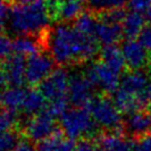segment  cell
<instances>
[{"instance_id": "obj_1", "label": "cell", "mask_w": 151, "mask_h": 151, "mask_svg": "<svg viewBox=\"0 0 151 151\" xmlns=\"http://www.w3.org/2000/svg\"><path fill=\"white\" fill-rule=\"evenodd\" d=\"M38 39L42 49H49L53 60L61 66L88 61L98 53L99 42L94 36L81 32L67 22L49 27Z\"/></svg>"}, {"instance_id": "obj_2", "label": "cell", "mask_w": 151, "mask_h": 151, "mask_svg": "<svg viewBox=\"0 0 151 151\" xmlns=\"http://www.w3.org/2000/svg\"><path fill=\"white\" fill-rule=\"evenodd\" d=\"M51 16L46 0L14 5L10 11L9 29L17 36H39L49 28Z\"/></svg>"}, {"instance_id": "obj_3", "label": "cell", "mask_w": 151, "mask_h": 151, "mask_svg": "<svg viewBox=\"0 0 151 151\" xmlns=\"http://www.w3.org/2000/svg\"><path fill=\"white\" fill-rule=\"evenodd\" d=\"M60 124L65 136L72 140L92 137L98 131V124L90 111L82 107L66 110L61 114Z\"/></svg>"}, {"instance_id": "obj_4", "label": "cell", "mask_w": 151, "mask_h": 151, "mask_svg": "<svg viewBox=\"0 0 151 151\" xmlns=\"http://www.w3.org/2000/svg\"><path fill=\"white\" fill-rule=\"evenodd\" d=\"M87 109L99 127L106 128L111 132H119L123 129L121 111L117 108L114 101L108 97H96L87 106Z\"/></svg>"}, {"instance_id": "obj_5", "label": "cell", "mask_w": 151, "mask_h": 151, "mask_svg": "<svg viewBox=\"0 0 151 151\" xmlns=\"http://www.w3.org/2000/svg\"><path fill=\"white\" fill-rule=\"evenodd\" d=\"M94 88H99L107 93H114L120 86V75L104 62L96 61L83 71Z\"/></svg>"}, {"instance_id": "obj_6", "label": "cell", "mask_w": 151, "mask_h": 151, "mask_svg": "<svg viewBox=\"0 0 151 151\" xmlns=\"http://www.w3.org/2000/svg\"><path fill=\"white\" fill-rule=\"evenodd\" d=\"M69 80L70 75L65 69L59 68L51 72L40 83V91L49 102L57 100L67 99L69 91Z\"/></svg>"}, {"instance_id": "obj_7", "label": "cell", "mask_w": 151, "mask_h": 151, "mask_svg": "<svg viewBox=\"0 0 151 151\" xmlns=\"http://www.w3.org/2000/svg\"><path fill=\"white\" fill-rule=\"evenodd\" d=\"M56 131L55 116L45 110L32 116L24 124V133L31 141L40 142L52 136Z\"/></svg>"}, {"instance_id": "obj_8", "label": "cell", "mask_w": 151, "mask_h": 151, "mask_svg": "<svg viewBox=\"0 0 151 151\" xmlns=\"http://www.w3.org/2000/svg\"><path fill=\"white\" fill-rule=\"evenodd\" d=\"M55 62L51 56L42 52L29 56L26 66V81L30 85H40L51 75Z\"/></svg>"}, {"instance_id": "obj_9", "label": "cell", "mask_w": 151, "mask_h": 151, "mask_svg": "<svg viewBox=\"0 0 151 151\" xmlns=\"http://www.w3.org/2000/svg\"><path fill=\"white\" fill-rule=\"evenodd\" d=\"M94 86L87 78L85 72H75L70 75L68 98L77 107L88 106L93 99Z\"/></svg>"}, {"instance_id": "obj_10", "label": "cell", "mask_w": 151, "mask_h": 151, "mask_svg": "<svg viewBox=\"0 0 151 151\" xmlns=\"http://www.w3.org/2000/svg\"><path fill=\"white\" fill-rule=\"evenodd\" d=\"M121 50L129 70H143L151 61L150 52L139 39H127Z\"/></svg>"}, {"instance_id": "obj_11", "label": "cell", "mask_w": 151, "mask_h": 151, "mask_svg": "<svg viewBox=\"0 0 151 151\" xmlns=\"http://www.w3.org/2000/svg\"><path fill=\"white\" fill-rule=\"evenodd\" d=\"M26 66L24 56L14 53L1 62L0 70L5 75L8 85L11 87H20L26 81Z\"/></svg>"}, {"instance_id": "obj_12", "label": "cell", "mask_w": 151, "mask_h": 151, "mask_svg": "<svg viewBox=\"0 0 151 151\" xmlns=\"http://www.w3.org/2000/svg\"><path fill=\"white\" fill-rule=\"evenodd\" d=\"M123 129L128 134L138 139L151 132L150 110H137L129 113L123 121Z\"/></svg>"}, {"instance_id": "obj_13", "label": "cell", "mask_w": 151, "mask_h": 151, "mask_svg": "<svg viewBox=\"0 0 151 151\" xmlns=\"http://www.w3.org/2000/svg\"><path fill=\"white\" fill-rule=\"evenodd\" d=\"M148 82H149L148 76L143 70H129L124 72L122 77L120 78L119 88L141 98L148 104V101L145 96Z\"/></svg>"}, {"instance_id": "obj_14", "label": "cell", "mask_w": 151, "mask_h": 151, "mask_svg": "<svg viewBox=\"0 0 151 151\" xmlns=\"http://www.w3.org/2000/svg\"><path fill=\"white\" fill-rule=\"evenodd\" d=\"M123 36L124 35H123L122 24L99 19L98 26H97L96 32H94V37L99 43L104 45V46L117 45L121 41Z\"/></svg>"}, {"instance_id": "obj_15", "label": "cell", "mask_w": 151, "mask_h": 151, "mask_svg": "<svg viewBox=\"0 0 151 151\" xmlns=\"http://www.w3.org/2000/svg\"><path fill=\"white\" fill-rule=\"evenodd\" d=\"M27 89L21 87H10L0 93V106L11 113L22 111Z\"/></svg>"}, {"instance_id": "obj_16", "label": "cell", "mask_w": 151, "mask_h": 151, "mask_svg": "<svg viewBox=\"0 0 151 151\" xmlns=\"http://www.w3.org/2000/svg\"><path fill=\"white\" fill-rule=\"evenodd\" d=\"M100 59L112 70L118 72L119 75L123 72L127 67L122 50L117 45L104 46V48L100 50Z\"/></svg>"}, {"instance_id": "obj_17", "label": "cell", "mask_w": 151, "mask_h": 151, "mask_svg": "<svg viewBox=\"0 0 151 151\" xmlns=\"http://www.w3.org/2000/svg\"><path fill=\"white\" fill-rule=\"evenodd\" d=\"M148 24L146 17L139 11H128L122 21L123 35L127 39H136L139 37L142 29Z\"/></svg>"}, {"instance_id": "obj_18", "label": "cell", "mask_w": 151, "mask_h": 151, "mask_svg": "<svg viewBox=\"0 0 151 151\" xmlns=\"http://www.w3.org/2000/svg\"><path fill=\"white\" fill-rule=\"evenodd\" d=\"M75 141L59 133H53L49 138L39 142V151H75Z\"/></svg>"}, {"instance_id": "obj_19", "label": "cell", "mask_w": 151, "mask_h": 151, "mask_svg": "<svg viewBox=\"0 0 151 151\" xmlns=\"http://www.w3.org/2000/svg\"><path fill=\"white\" fill-rule=\"evenodd\" d=\"M42 49L39 39L31 36H18L12 40V51L22 56H32Z\"/></svg>"}, {"instance_id": "obj_20", "label": "cell", "mask_w": 151, "mask_h": 151, "mask_svg": "<svg viewBox=\"0 0 151 151\" xmlns=\"http://www.w3.org/2000/svg\"><path fill=\"white\" fill-rule=\"evenodd\" d=\"M45 104H46V98L41 93L40 90H27V94H26V99H24L21 112L26 113L28 116H35L43 111Z\"/></svg>"}, {"instance_id": "obj_21", "label": "cell", "mask_w": 151, "mask_h": 151, "mask_svg": "<svg viewBox=\"0 0 151 151\" xmlns=\"http://www.w3.org/2000/svg\"><path fill=\"white\" fill-rule=\"evenodd\" d=\"M98 21H99V19L94 12L90 11V10L89 11H83L73 21V27L81 32L86 33V35L94 36L96 28L98 26Z\"/></svg>"}, {"instance_id": "obj_22", "label": "cell", "mask_w": 151, "mask_h": 151, "mask_svg": "<svg viewBox=\"0 0 151 151\" xmlns=\"http://www.w3.org/2000/svg\"><path fill=\"white\" fill-rule=\"evenodd\" d=\"M128 5V0H87L89 10L94 14L120 9Z\"/></svg>"}, {"instance_id": "obj_23", "label": "cell", "mask_w": 151, "mask_h": 151, "mask_svg": "<svg viewBox=\"0 0 151 151\" xmlns=\"http://www.w3.org/2000/svg\"><path fill=\"white\" fill-rule=\"evenodd\" d=\"M18 143V136L11 131L0 133V151H12Z\"/></svg>"}, {"instance_id": "obj_24", "label": "cell", "mask_w": 151, "mask_h": 151, "mask_svg": "<svg viewBox=\"0 0 151 151\" xmlns=\"http://www.w3.org/2000/svg\"><path fill=\"white\" fill-rule=\"evenodd\" d=\"M10 0H0V32L6 29L9 24V17L11 8L9 6Z\"/></svg>"}, {"instance_id": "obj_25", "label": "cell", "mask_w": 151, "mask_h": 151, "mask_svg": "<svg viewBox=\"0 0 151 151\" xmlns=\"http://www.w3.org/2000/svg\"><path fill=\"white\" fill-rule=\"evenodd\" d=\"M14 113L9 111H0V133L10 131L14 126Z\"/></svg>"}, {"instance_id": "obj_26", "label": "cell", "mask_w": 151, "mask_h": 151, "mask_svg": "<svg viewBox=\"0 0 151 151\" xmlns=\"http://www.w3.org/2000/svg\"><path fill=\"white\" fill-rule=\"evenodd\" d=\"M12 50V41L0 32V62L6 60Z\"/></svg>"}, {"instance_id": "obj_27", "label": "cell", "mask_w": 151, "mask_h": 151, "mask_svg": "<svg viewBox=\"0 0 151 151\" xmlns=\"http://www.w3.org/2000/svg\"><path fill=\"white\" fill-rule=\"evenodd\" d=\"M128 7L133 11L146 12L151 9V0H128Z\"/></svg>"}, {"instance_id": "obj_28", "label": "cell", "mask_w": 151, "mask_h": 151, "mask_svg": "<svg viewBox=\"0 0 151 151\" xmlns=\"http://www.w3.org/2000/svg\"><path fill=\"white\" fill-rule=\"evenodd\" d=\"M139 40L140 42L145 46V47L151 51V22L150 24H147L145 26V28L142 29V31L139 35Z\"/></svg>"}, {"instance_id": "obj_29", "label": "cell", "mask_w": 151, "mask_h": 151, "mask_svg": "<svg viewBox=\"0 0 151 151\" xmlns=\"http://www.w3.org/2000/svg\"><path fill=\"white\" fill-rule=\"evenodd\" d=\"M136 151H151V132L139 139L136 145Z\"/></svg>"}, {"instance_id": "obj_30", "label": "cell", "mask_w": 151, "mask_h": 151, "mask_svg": "<svg viewBox=\"0 0 151 151\" xmlns=\"http://www.w3.org/2000/svg\"><path fill=\"white\" fill-rule=\"evenodd\" d=\"M96 150V145L91 143L89 140H81L76 145L75 151H94Z\"/></svg>"}, {"instance_id": "obj_31", "label": "cell", "mask_w": 151, "mask_h": 151, "mask_svg": "<svg viewBox=\"0 0 151 151\" xmlns=\"http://www.w3.org/2000/svg\"><path fill=\"white\" fill-rule=\"evenodd\" d=\"M12 151H39L38 148L29 141H19Z\"/></svg>"}, {"instance_id": "obj_32", "label": "cell", "mask_w": 151, "mask_h": 151, "mask_svg": "<svg viewBox=\"0 0 151 151\" xmlns=\"http://www.w3.org/2000/svg\"><path fill=\"white\" fill-rule=\"evenodd\" d=\"M7 85H8V82H7V80H6L5 75L2 73V71L0 70V93H1L5 89H7V88H6V86Z\"/></svg>"}, {"instance_id": "obj_33", "label": "cell", "mask_w": 151, "mask_h": 151, "mask_svg": "<svg viewBox=\"0 0 151 151\" xmlns=\"http://www.w3.org/2000/svg\"><path fill=\"white\" fill-rule=\"evenodd\" d=\"M145 96H146V99L148 101V104H151V79H149V82L147 85L146 91H145Z\"/></svg>"}, {"instance_id": "obj_34", "label": "cell", "mask_w": 151, "mask_h": 151, "mask_svg": "<svg viewBox=\"0 0 151 151\" xmlns=\"http://www.w3.org/2000/svg\"><path fill=\"white\" fill-rule=\"evenodd\" d=\"M17 1V4H29V2H32L35 0H14Z\"/></svg>"}, {"instance_id": "obj_35", "label": "cell", "mask_w": 151, "mask_h": 151, "mask_svg": "<svg viewBox=\"0 0 151 151\" xmlns=\"http://www.w3.org/2000/svg\"><path fill=\"white\" fill-rule=\"evenodd\" d=\"M77 1H82V0H77Z\"/></svg>"}, {"instance_id": "obj_36", "label": "cell", "mask_w": 151, "mask_h": 151, "mask_svg": "<svg viewBox=\"0 0 151 151\" xmlns=\"http://www.w3.org/2000/svg\"><path fill=\"white\" fill-rule=\"evenodd\" d=\"M149 110H150V112H151V107H150V109H149Z\"/></svg>"}]
</instances>
